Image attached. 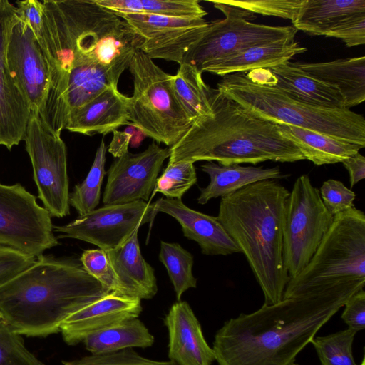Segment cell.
Returning <instances> with one entry per match:
<instances>
[{"mask_svg": "<svg viewBox=\"0 0 365 365\" xmlns=\"http://www.w3.org/2000/svg\"><path fill=\"white\" fill-rule=\"evenodd\" d=\"M364 285L346 283L283 299L227 320L215 335V361L219 365H289Z\"/></svg>", "mask_w": 365, "mask_h": 365, "instance_id": "1", "label": "cell"}, {"mask_svg": "<svg viewBox=\"0 0 365 365\" xmlns=\"http://www.w3.org/2000/svg\"><path fill=\"white\" fill-rule=\"evenodd\" d=\"M108 292L80 259L42 255L0 286V314L18 334L45 337L59 332L66 318Z\"/></svg>", "mask_w": 365, "mask_h": 365, "instance_id": "2", "label": "cell"}, {"mask_svg": "<svg viewBox=\"0 0 365 365\" xmlns=\"http://www.w3.org/2000/svg\"><path fill=\"white\" fill-rule=\"evenodd\" d=\"M207 96L211 113L195 119L170 148L168 163L206 160L230 165L305 160L297 147L279 133L277 123L256 115L217 88L208 86Z\"/></svg>", "mask_w": 365, "mask_h": 365, "instance_id": "3", "label": "cell"}, {"mask_svg": "<svg viewBox=\"0 0 365 365\" xmlns=\"http://www.w3.org/2000/svg\"><path fill=\"white\" fill-rule=\"evenodd\" d=\"M288 190L275 180L248 185L221 197L217 220L242 253L265 304L283 299L289 276L282 258Z\"/></svg>", "mask_w": 365, "mask_h": 365, "instance_id": "4", "label": "cell"}, {"mask_svg": "<svg viewBox=\"0 0 365 365\" xmlns=\"http://www.w3.org/2000/svg\"><path fill=\"white\" fill-rule=\"evenodd\" d=\"M256 115L277 124L302 128L365 147V119L350 109L307 104L287 96L257 69L222 76L217 88Z\"/></svg>", "mask_w": 365, "mask_h": 365, "instance_id": "5", "label": "cell"}, {"mask_svg": "<svg viewBox=\"0 0 365 365\" xmlns=\"http://www.w3.org/2000/svg\"><path fill=\"white\" fill-rule=\"evenodd\" d=\"M365 282V215L355 207L336 214L307 265L289 278L283 299Z\"/></svg>", "mask_w": 365, "mask_h": 365, "instance_id": "6", "label": "cell"}, {"mask_svg": "<svg viewBox=\"0 0 365 365\" xmlns=\"http://www.w3.org/2000/svg\"><path fill=\"white\" fill-rule=\"evenodd\" d=\"M128 69L133 76L128 121L144 135L169 148L188 131L193 120L174 93L172 76L137 51Z\"/></svg>", "mask_w": 365, "mask_h": 365, "instance_id": "7", "label": "cell"}, {"mask_svg": "<svg viewBox=\"0 0 365 365\" xmlns=\"http://www.w3.org/2000/svg\"><path fill=\"white\" fill-rule=\"evenodd\" d=\"M333 219L309 176L300 175L287 199L283 223L282 258L289 278L309 262Z\"/></svg>", "mask_w": 365, "mask_h": 365, "instance_id": "8", "label": "cell"}, {"mask_svg": "<svg viewBox=\"0 0 365 365\" xmlns=\"http://www.w3.org/2000/svg\"><path fill=\"white\" fill-rule=\"evenodd\" d=\"M58 245L49 212L19 183L0 182V245L38 257Z\"/></svg>", "mask_w": 365, "mask_h": 365, "instance_id": "9", "label": "cell"}, {"mask_svg": "<svg viewBox=\"0 0 365 365\" xmlns=\"http://www.w3.org/2000/svg\"><path fill=\"white\" fill-rule=\"evenodd\" d=\"M33 168L38 198L51 217L70 214L66 147L61 136L55 135L39 115L31 112L24 137Z\"/></svg>", "mask_w": 365, "mask_h": 365, "instance_id": "10", "label": "cell"}, {"mask_svg": "<svg viewBox=\"0 0 365 365\" xmlns=\"http://www.w3.org/2000/svg\"><path fill=\"white\" fill-rule=\"evenodd\" d=\"M293 26H273L255 24L232 16L209 23L200 37L185 54L182 63L200 73L244 49L286 39H294Z\"/></svg>", "mask_w": 365, "mask_h": 365, "instance_id": "11", "label": "cell"}, {"mask_svg": "<svg viewBox=\"0 0 365 365\" xmlns=\"http://www.w3.org/2000/svg\"><path fill=\"white\" fill-rule=\"evenodd\" d=\"M158 212L154 204L139 200L104 205L61 226H53L59 238H73L106 252L123 245L140 227L153 221Z\"/></svg>", "mask_w": 365, "mask_h": 365, "instance_id": "12", "label": "cell"}, {"mask_svg": "<svg viewBox=\"0 0 365 365\" xmlns=\"http://www.w3.org/2000/svg\"><path fill=\"white\" fill-rule=\"evenodd\" d=\"M114 14L123 19L140 37L139 51L151 59H164L179 65L190 47L209 24L204 18Z\"/></svg>", "mask_w": 365, "mask_h": 365, "instance_id": "13", "label": "cell"}, {"mask_svg": "<svg viewBox=\"0 0 365 365\" xmlns=\"http://www.w3.org/2000/svg\"><path fill=\"white\" fill-rule=\"evenodd\" d=\"M6 63L13 81L28 102L31 111L40 117L44 109L48 90V66L38 42L29 26L20 19L19 14L9 34Z\"/></svg>", "mask_w": 365, "mask_h": 365, "instance_id": "14", "label": "cell"}, {"mask_svg": "<svg viewBox=\"0 0 365 365\" xmlns=\"http://www.w3.org/2000/svg\"><path fill=\"white\" fill-rule=\"evenodd\" d=\"M170 157V148L155 142L144 151L126 153L110 166L103 196L104 205L148 201L154 190L164 161Z\"/></svg>", "mask_w": 365, "mask_h": 365, "instance_id": "15", "label": "cell"}, {"mask_svg": "<svg viewBox=\"0 0 365 365\" xmlns=\"http://www.w3.org/2000/svg\"><path fill=\"white\" fill-rule=\"evenodd\" d=\"M17 15L16 6L0 0V145L9 150L24 140L31 112L6 63L7 40Z\"/></svg>", "mask_w": 365, "mask_h": 365, "instance_id": "16", "label": "cell"}, {"mask_svg": "<svg viewBox=\"0 0 365 365\" xmlns=\"http://www.w3.org/2000/svg\"><path fill=\"white\" fill-rule=\"evenodd\" d=\"M141 312V299L110 292L70 315L60 331L66 344L76 345L93 333L138 318Z\"/></svg>", "mask_w": 365, "mask_h": 365, "instance_id": "17", "label": "cell"}, {"mask_svg": "<svg viewBox=\"0 0 365 365\" xmlns=\"http://www.w3.org/2000/svg\"><path fill=\"white\" fill-rule=\"evenodd\" d=\"M164 324L168 331V358L175 365H212L215 361L213 349L187 302L174 303Z\"/></svg>", "mask_w": 365, "mask_h": 365, "instance_id": "18", "label": "cell"}, {"mask_svg": "<svg viewBox=\"0 0 365 365\" xmlns=\"http://www.w3.org/2000/svg\"><path fill=\"white\" fill-rule=\"evenodd\" d=\"M158 212H164L181 225L185 237L195 241L205 255H229L241 253L217 217L186 206L181 199L160 198L153 202Z\"/></svg>", "mask_w": 365, "mask_h": 365, "instance_id": "19", "label": "cell"}, {"mask_svg": "<svg viewBox=\"0 0 365 365\" xmlns=\"http://www.w3.org/2000/svg\"><path fill=\"white\" fill-rule=\"evenodd\" d=\"M130 97L108 87L69 116L65 129L88 136L106 135L129 124Z\"/></svg>", "mask_w": 365, "mask_h": 365, "instance_id": "20", "label": "cell"}, {"mask_svg": "<svg viewBox=\"0 0 365 365\" xmlns=\"http://www.w3.org/2000/svg\"><path fill=\"white\" fill-rule=\"evenodd\" d=\"M257 70L266 81L295 100L319 107L346 109L344 98L337 88L314 78L292 62Z\"/></svg>", "mask_w": 365, "mask_h": 365, "instance_id": "21", "label": "cell"}, {"mask_svg": "<svg viewBox=\"0 0 365 365\" xmlns=\"http://www.w3.org/2000/svg\"><path fill=\"white\" fill-rule=\"evenodd\" d=\"M138 231L137 229L120 247L106 252L123 294L140 299H149L157 294V279L154 269L141 254Z\"/></svg>", "mask_w": 365, "mask_h": 365, "instance_id": "22", "label": "cell"}, {"mask_svg": "<svg viewBox=\"0 0 365 365\" xmlns=\"http://www.w3.org/2000/svg\"><path fill=\"white\" fill-rule=\"evenodd\" d=\"M314 78L337 88L347 109L365 100V56L339 58L328 62H292Z\"/></svg>", "mask_w": 365, "mask_h": 365, "instance_id": "23", "label": "cell"}, {"mask_svg": "<svg viewBox=\"0 0 365 365\" xmlns=\"http://www.w3.org/2000/svg\"><path fill=\"white\" fill-rule=\"evenodd\" d=\"M210 177V183L200 187L197 202L205 205L211 199L222 197L255 182L265 180H282L290 177L283 173L278 166L264 168L262 166H242L234 164L222 165L209 161L201 166Z\"/></svg>", "mask_w": 365, "mask_h": 365, "instance_id": "24", "label": "cell"}, {"mask_svg": "<svg viewBox=\"0 0 365 365\" xmlns=\"http://www.w3.org/2000/svg\"><path fill=\"white\" fill-rule=\"evenodd\" d=\"M307 48L294 39H286L252 46L237 52L209 68L207 72L220 76L267 68L289 62Z\"/></svg>", "mask_w": 365, "mask_h": 365, "instance_id": "25", "label": "cell"}, {"mask_svg": "<svg viewBox=\"0 0 365 365\" xmlns=\"http://www.w3.org/2000/svg\"><path fill=\"white\" fill-rule=\"evenodd\" d=\"M365 13V0H305L292 21L297 30L327 36L349 17Z\"/></svg>", "mask_w": 365, "mask_h": 365, "instance_id": "26", "label": "cell"}, {"mask_svg": "<svg viewBox=\"0 0 365 365\" xmlns=\"http://www.w3.org/2000/svg\"><path fill=\"white\" fill-rule=\"evenodd\" d=\"M279 133L292 141L305 160L316 165L341 163L359 153L361 146L310 130L277 124Z\"/></svg>", "mask_w": 365, "mask_h": 365, "instance_id": "27", "label": "cell"}, {"mask_svg": "<svg viewBox=\"0 0 365 365\" xmlns=\"http://www.w3.org/2000/svg\"><path fill=\"white\" fill-rule=\"evenodd\" d=\"M155 338L138 318L128 320L93 333L83 343L91 354H102L127 349H145Z\"/></svg>", "mask_w": 365, "mask_h": 365, "instance_id": "28", "label": "cell"}, {"mask_svg": "<svg viewBox=\"0 0 365 365\" xmlns=\"http://www.w3.org/2000/svg\"><path fill=\"white\" fill-rule=\"evenodd\" d=\"M113 13L144 14L180 18H204L207 11L197 0H95Z\"/></svg>", "mask_w": 365, "mask_h": 365, "instance_id": "29", "label": "cell"}, {"mask_svg": "<svg viewBox=\"0 0 365 365\" xmlns=\"http://www.w3.org/2000/svg\"><path fill=\"white\" fill-rule=\"evenodd\" d=\"M202 74L195 67L182 63L176 74L172 76L174 93L193 121L211 113L207 96L209 85L205 83Z\"/></svg>", "mask_w": 365, "mask_h": 365, "instance_id": "30", "label": "cell"}, {"mask_svg": "<svg viewBox=\"0 0 365 365\" xmlns=\"http://www.w3.org/2000/svg\"><path fill=\"white\" fill-rule=\"evenodd\" d=\"M158 258L167 269L177 300L180 301L185 291L197 287L192 255L178 243L161 241Z\"/></svg>", "mask_w": 365, "mask_h": 365, "instance_id": "31", "label": "cell"}, {"mask_svg": "<svg viewBox=\"0 0 365 365\" xmlns=\"http://www.w3.org/2000/svg\"><path fill=\"white\" fill-rule=\"evenodd\" d=\"M107 147L102 139L97 148L92 166L84 180L75 186L69 195V204L79 216L96 209L101 198V189L106 175L105 163Z\"/></svg>", "mask_w": 365, "mask_h": 365, "instance_id": "32", "label": "cell"}, {"mask_svg": "<svg viewBox=\"0 0 365 365\" xmlns=\"http://www.w3.org/2000/svg\"><path fill=\"white\" fill-rule=\"evenodd\" d=\"M357 331L346 329L311 341L322 365H358L353 356L352 346Z\"/></svg>", "mask_w": 365, "mask_h": 365, "instance_id": "33", "label": "cell"}, {"mask_svg": "<svg viewBox=\"0 0 365 365\" xmlns=\"http://www.w3.org/2000/svg\"><path fill=\"white\" fill-rule=\"evenodd\" d=\"M197 179L194 163L186 161L168 163L163 174L157 178L151 197L160 192L166 198L181 199L197 182Z\"/></svg>", "mask_w": 365, "mask_h": 365, "instance_id": "34", "label": "cell"}, {"mask_svg": "<svg viewBox=\"0 0 365 365\" xmlns=\"http://www.w3.org/2000/svg\"><path fill=\"white\" fill-rule=\"evenodd\" d=\"M21 336L0 317V365H44L26 349Z\"/></svg>", "mask_w": 365, "mask_h": 365, "instance_id": "35", "label": "cell"}, {"mask_svg": "<svg viewBox=\"0 0 365 365\" xmlns=\"http://www.w3.org/2000/svg\"><path fill=\"white\" fill-rule=\"evenodd\" d=\"M79 259L87 272L106 289L123 294L118 277L106 251L99 248L87 250L81 254Z\"/></svg>", "mask_w": 365, "mask_h": 365, "instance_id": "36", "label": "cell"}, {"mask_svg": "<svg viewBox=\"0 0 365 365\" xmlns=\"http://www.w3.org/2000/svg\"><path fill=\"white\" fill-rule=\"evenodd\" d=\"M63 365H175L170 361H156L143 357L133 349L102 354H91L73 361H63Z\"/></svg>", "mask_w": 365, "mask_h": 365, "instance_id": "37", "label": "cell"}, {"mask_svg": "<svg viewBox=\"0 0 365 365\" xmlns=\"http://www.w3.org/2000/svg\"><path fill=\"white\" fill-rule=\"evenodd\" d=\"M252 14L272 16L292 21L305 0H248L225 1Z\"/></svg>", "mask_w": 365, "mask_h": 365, "instance_id": "38", "label": "cell"}, {"mask_svg": "<svg viewBox=\"0 0 365 365\" xmlns=\"http://www.w3.org/2000/svg\"><path fill=\"white\" fill-rule=\"evenodd\" d=\"M319 190L324 206L333 216L354 206L356 193L339 180L329 179Z\"/></svg>", "mask_w": 365, "mask_h": 365, "instance_id": "39", "label": "cell"}, {"mask_svg": "<svg viewBox=\"0 0 365 365\" xmlns=\"http://www.w3.org/2000/svg\"><path fill=\"white\" fill-rule=\"evenodd\" d=\"M36 257L0 245V286L32 265Z\"/></svg>", "mask_w": 365, "mask_h": 365, "instance_id": "40", "label": "cell"}, {"mask_svg": "<svg viewBox=\"0 0 365 365\" xmlns=\"http://www.w3.org/2000/svg\"><path fill=\"white\" fill-rule=\"evenodd\" d=\"M327 37L341 39L347 47L365 43V13L355 14L331 31Z\"/></svg>", "mask_w": 365, "mask_h": 365, "instance_id": "41", "label": "cell"}, {"mask_svg": "<svg viewBox=\"0 0 365 365\" xmlns=\"http://www.w3.org/2000/svg\"><path fill=\"white\" fill-rule=\"evenodd\" d=\"M16 4L20 19L29 26L38 41L41 38L43 29V1L24 0L17 1Z\"/></svg>", "mask_w": 365, "mask_h": 365, "instance_id": "42", "label": "cell"}, {"mask_svg": "<svg viewBox=\"0 0 365 365\" xmlns=\"http://www.w3.org/2000/svg\"><path fill=\"white\" fill-rule=\"evenodd\" d=\"M341 316L348 328L359 331L365 328V291L361 289L351 296L344 305Z\"/></svg>", "mask_w": 365, "mask_h": 365, "instance_id": "43", "label": "cell"}, {"mask_svg": "<svg viewBox=\"0 0 365 365\" xmlns=\"http://www.w3.org/2000/svg\"><path fill=\"white\" fill-rule=\"evenodd\" d=\"M349 174L351 187L365 178V158L359 153L341 162Z\"/></svg>", "mask_w": 365, "mask_h": 365, "instance_id": "44", "label": "cell"}, {"mask_svg": "<svg viewBox=\"0 0 365 365\" xmlns=\"http://www.w3.org/2000/svg\"><path fill=\"white\" fill-rule=\"evenodd\" d=\"M113 137L109 145L108 150L113 157L119 158L128 152V145L131 139V134L118 130L113 132Z\"/></svg>", "mask_w": 365, "mask_h": 365, "instance_id": "45", "label": "cell"}, {"mask_svg": "<svg viewBox=\"0 0 365 365\" xmlns=\"http://www.w3.org/2000/svg\"><path fill=\"white\" fill-rule=\"evenodd\" d=\"M359 365H365V358H364V356L363 357L362 361H361V364Z\"/></svg>", "mask_w": 365, "mask_h": 365, "instance_id": "46", "label": "cell"}, {"mask_svg": "<svg viewBox=\"0 0 365 365\" xmlns=\"http://www.w3.org/2000/svg\"><path fill=\"white\" fill-rule=\"evenodd\" d=\"M289 365H299V364H297V363H295V362H292V364H290Z\"/></svg>", "mask_w": 365, "mask_h": 365, "instance_id": "47", "label": "cell"}, {"mask_svg": "<svg viewBox=\"0 0 365 365\" xmlns=\"http://www.w3.org/2000/svg\"><path fill=\"white\" fill-rule=\"evenodd\" d=\"M0 317L1 318V314H0Z\"/></svg>", "mask_w": 365, "mask_h": 365, "instance_id": "48", "label": "cell"}]
</instances>
